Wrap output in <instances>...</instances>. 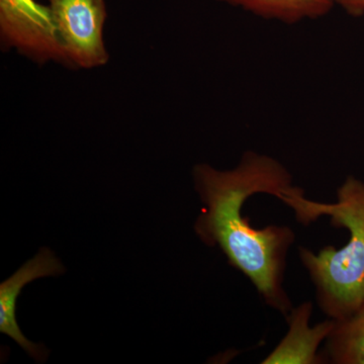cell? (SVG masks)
I'll use <instances>...</instances> for the list:
<instances>
[{
    "instance_id": "1",
    "label": "cell",
    "mask_w": 364,
    "mask_h": 364,
    "mask_svg": "<svg viewBox=\"0 0 364 364\" xmlns=\"http://www.w3.org/2000/svg\"><path fill=\"white\" fill-rule=\"evenodd\" d=\"M193 178L203 205L195 223L200 240L219 248L228 263L252 284L263 303L286 317L294 308L284 277L296 235L286 225L253 227L243 208L251 196L259 193L280 202L293 195L298 188L291 171L274 157L249 150L232 169L196 164Z\"/></svg>"
},
{
    "instance_id": "2",
    "label": "cell",
    "mask_w": 364,
    "mask_h": 364,
    "mask_svg": "<svg viewBox=\"0 0 364 364\" xmlns=\"http://www.w3.org/2000/svg\"><path fill=\"white\" fill-rule=\"evenodd\" d=\"M336 196L335 203L316 202L304 191L287 205L304 226L328 217L332 226L348 231V240L341 248L327 245L318 252L305 246L298 248L301 265L315 287L318 309L326 317L341 321L364 305V181L347 176Z\"/></svg>"
},
{
    "instance_id": "3",
    "label": "cell",
    "mask_w": 364,
    "mask_h": 364,
    "mask_svg": "<svg viewBox=\"0 0 364 364\" xmlns=\"http://www.w3.org/2000/svg\"><path fill=\"white\" fill-rule=\"evenodd\" d=\"M0 42L36 63L71 68L51 9L36 0H0Z\"/></svg>"
},
{
    "instance_id": "4",
    "label": "cell",
    "mask_w": 364,
    "mask_h": 364,
    "mask_svg": "<svg viewBox=\"0 0 364 364\" xmlns=\"http://www.w3.org/2000/svg\"><path fill=\"white\" fill-rule=\"evenodd\" d=\"M71 68L95 69L109 61L104 39L105 0H48Z\"/></svg>"
},
{
    "instance_id": "5",
    "label": "cell",
    "mask_w": 364,
    "mask_h": 364,
    "mask_svg": "<svg viewBox=\"0 0 364 364\" xmlns=\"http://www.w3.org/2000/svg\"><path fill=\"white\" fill-rule=\"evenodd\" d=\"M65 272L63 265L49 248L40 249L39 253L0 284V332L20 345L38 363L47 358L43 345L33 343L21 331L16 321V304L26 284L42 277H56Z\"/></svg>"
},
{
    "instance_id": "6",
    "label": "cell",
    "mask_w": 364,
    "mask_h": 364,
    "mask_svg": "<svg viewBox=\"0 0 364 364\" xmlns=\"http://www.w3.org/2000/svg\"><path fill=\"white\" fill-rule=\"evenodd\" d=\"M313 304L306 301L294 306L286 316L287 332L284 338L262 364H324L327 360L318 353L335 326V320L328 318L323 322L311 326Z\"/></svg>"
},
{
    "instance_id": "7",
    "label": "cell",
    "mask_w": 364,
    "mask_h": 364,
    "mask_svg": "<svg viewBox=\"0 0 364 364\" xmlns=\"http://www.w3.org/2000/svg\"><path fill=\"white\" fill-rule=\"evenodd\" d=\"M264 20L294 25L306 20H317L334 9L335 0H217Z\"/></svg>"
},
{
    "instance_id": "8",
    "label": "cell",
    "mask_w": 364,
    "mask_h": 364,
    "mask_svg": "<svg viewBox=\"0 0 364 364\" xmlns=\"http://www.w3.org/2000/svg\"><path fill=\"white\" fill-rule=\"evenodd\" d=\"M322 353L327 363L364 364V305L350 317L335 321Z\"/></svg>"
},
{
    "instance_id": "9",
    "label": "cell",
    "mask_w": 364,
    "mask_h": 364,
    "mask_svg": "<svg viewBox=\"0 0 364 364\" xmlns=\"http://www.w3.org/2000/svg\"><path fill=\"white\" fill-rule=\"evenodd\" d=\"M335 4L353 18L364 16V0H335Z\"/></svg>"
}]
</instances>
